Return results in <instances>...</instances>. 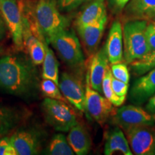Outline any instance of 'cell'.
<instances>
[{"instance_id":"6da1fadb","label":"cell","mask_w":155,"mask_h":155,"mask_svg":"<svg viewBox=\"0 0 155 155\" xmlns=\"http://www.w3.org/2000/svg\"><path fill=\"white\" fill-rule=\"evenodd\" d=\"M39 76L35 65L23 55L0 57V91L18 96H28L37 91Z\"/></svg>"},{"instance_id":"7a4b0ae2","label":"cell","mask_w":155,"mask_h":155,"mask_svg":"<svg viewBox=\"0 0 155 155\" xmlns=\"http://www.w3.org/2000/svg\"><path fill=\"white\" fill-rule=\"evenodd\" d=\"M148 21H127L123 27L124 59L130 64L151 51L146 38Z\"/></svg>"},{"instance_id":"3957f363","label":"cell","mask_w":155,"mask_h":155,"mask_svg":"<svg viewBox=\"0 0 155 155\" xmlns=\"http://www.w3.org/2000/svg\"><path fill=\"white\" fill-rule=\"evenodd\" d=\"M34 13L39 29L47 42L69 26L68 19L61 14L55 0H39Z\"/></svg>"},{"instance_id":"277c9868","label":"cell","mask_w":155,"mask_h":155,"mask_svg":"<svg viewBox=\"0 0 155 155\" xmlns=\"http://www.w3.org/2000/svg\"><path fill=\"white\" fill-rule=\"evenodd\" d=\"M42 108L46 121L55 130L67 132L78 123L76 112L68 102L45 98Z\"/></svg>"},{"instance_id":"5b68a950","label":"cell","mask_w":155,"mask_h":155,"mask_svg":"<svg viewBox=\"0 0 155 155\" xmlns=\"http://www.w3.org/2000/svg\"><path fill=\"white\" fill-rule=\"evenodd\" d=\"M61 59L73 68H80L84 63L81 45L78 38L72 30L68 29L56 34L50 40Z\"/></svg>"},{"instance_id":"8992f818","label":"cell","mask_w":155,"mask_h":155,"mask_svg":"<svg viewBox=\"0 0 155 155\" xmlns=\"http://www.w3.org/2000/svg\"><path fill=\"white\" fill-rule=\"evenodd\" d=\"M114 124L124 131L134 127H154L155 116L139 106L128 105L119 108L113 115Z\"/></svg>"},{"instance_id":"52a82bcc","label":"cell","mask_w":155,"mask_h":155,"mask_svg":"<svg viewBox=\"0 0 155 155\" xmlns=\"http://www.w3.org/2000/svg\"><path fill=\"white\" fill-rule=\"evenodd\" d=\"M86 111L98 124L103 126L107 121L113 111V104L105 96L91 86L88 72L86 79Z\"/></svg>"},{"instance_id":"ba28073f","label":"cell","mask_w":155,"mask_h":155,"mask_svg":"<svg viewBox=\"0 0 155 155\" xmlns=\"http://www.w3.org/2000/svg\"><path fill=\"white\" fill-rule=\"evenodd\" d=\"M153 127L142 126L125 131V134L133 154H155V130Z\"/></svg>"},{"instance_id":"9c48e42d","label":"cell","mask_w":155,"mask_h":155,"mask_svg":"<svg viewBox=\"0 0 155 155\" xmlns=\"http://www.w3.org/2000/svg\"><path fill=\"white\" fill-rule=\"evenodd\" d=\"M0 12L15 45L17 48H22L24 45L22 16L17 0H0Z\"/></svg>"},{"instance_id":"30bf717a","label":"cell","mask_w":155,"mask_h":155,"mask_svg":"<svg viewBox=\"0 0 155 155\" xmlns=\"http://www.w3.org/2000/svg\"><path fill=\"white\" fill-rule=\"evenodd\" d=\"M59 88L68 101L78 111L86 112V89L79 78L63 73L59 77Z\"/></svg>"},{"instance_id":"8fae6325","label":"cell","mask_w":155,"mask_h":155,"mask_svg":"<svg viewBox=\"0 0 155 155\" xmlns=\"http://www.w3.org/2000/svg\"><path fill=\"white\" fill-rule=\"evenodd\" d=\"M107 20L108 17L106 16L96 22L76 26L78 33L88 55H93L97 51L105 30Z\"/></svg>"},{"instance_id":"7c38bea8","label":"cell","mask_w":155,"mask_h":155,"mask_svg":"<svg viewBox=\"0 0 155 155\" xmlns=\"http://www.w3.org/2000/svg\"><path fill=\"white\" fill-rule=\"evenodd\" d=\"M42 135L35 129L17 131L11 137L10 141L17 155L37 154L41 146Z\"/></svg>"},{"instance_id":"4fadbf2b","label":"cell","mask_w":155,"mask_h":155,"mask_svg":"<svg viewBox=\"0 0 155 155\" xmlns=\"http://www.w3.org/2000/svg\"><path fill=\"white\" fill-rule=\"evenodd\" d=\"M108 61L111 64L122 62L124 60L123 27L119 21H115L110 28L104 46Z\"/></svg>"},{"instance_id":"5bb4252c","label":"cell","mask_w":155,"mask_h":155,"mask_svg":"<svg viewBox=\"0 0 155 155\" xmlns=\"http://www.w3.org/2000/svg\"><path fill=\"white\" fill-rule=\"evenodd\" d=\"M108 63L109 61L104 48L97 50L92 55L91 60L90 67L88 71L91 86L100 94L102 93V82L106 70L109 66Z\"/></svg>"},{"instance_id":"9a60e30c","label":"cell","mask_w":155,"mask_h":155,"mask_svg":"<svg viewBox=\"0 0 155 155\" xmlns=\"http://www.w3.org/2000/svg\"><path fill=\"white\" fill-rule=\"evenodd\" d=\"M155 94V68L137 79L130 92V99L137 104H141Z\"/></svg>"},{"instance_id":"2e32d148","label":"cell","mask_w":155,"mask_h":155,"mask_svg":"<svg viewBox=\"0 0 155 155\" xmlns=\"http://www.w3.org/2000/svg\"><path fill=\"white\" fill-rule=\"evenodd\" d=\"M127 21L155 18V0H129L123 9Z\"/></svg>"},{"instance_id":"e0dca14e","label":"cell","mask_w":155,"mask_h":155,"mask_svg":"<svg viewBox=\"0 0 155 155\" xmlns=\"http://www.w3.org/2000/svg\"><path fill=\"white\" fill-rule=\"evenodd\" d=\"M132 155L127 137L121 128L119 127L112 129L106 136L104 144V154Z\"/></svg>"},{"instance_id":"ac0fdd59","label":"cell","mask_w":155,"mask_h":155,"mask_svg":"<svg viewBox=\"0 0 155 155\" xmlns=\"http://www.w3.org/2000/svg\"><path fill=\"white\" fill-rule=\"evenodd\" d=\"M67 140L77 155H86L91 147V140L86 128L80 123L75 124L69 130Z\"/></svg>"},{"instance_id":"d6986e66","label":"cell","mask_w":155,"mask_h":155,"mask_svg":"<svg viewBox=\"0 0 155 155\" xmlns=\"http://www.w3.org/2000/svg\"><path fill=\"white\" fill-rule=\"evenodd\" d=\"M106 16L105 0H91L77 17L75 26L96 22Z\"/></svg>"},{"instance_id":"ffe728a7","label":"cell","mask_w":155,"mask_h":155,"mask_svg":"<svg viewBox=\"0 0 155 155\" xmlns=\"http://www.w3.org/2000/svg\"><path fill=\"white\" fill-rule=\"evenodd\" d=\"M45 55L42 64V77L53 81L59 86V69H58V62L54 54L53 50L48 47V42H45Z\"/></svg>"},{"instance_id":"44dd1931","label":"cell","mask_w":155,"mask_h":155,"mask_svg":"<svg viewBox=\"0 0 155 155\" xmlns=\"http://www.w3.org/2000/svg\"><path fill=\"white\" fill-rule=\"evenodd\" d=\"M45 153L49 155H73L75 154L68 142L67 137L63 134H57L53 136Z\"/></svg>"},{"instance_id":"7402d4cb","label":"cell","mask_w":155,"mask_h":155,"mask_svg":"<svg viewBox=\"0 0 155 155\" xmlns=\"http://www.w3.org/2000/svg\"><path fill=\"white\" fill-rule=\"evenodd\" d=\"M131 68L136 75H142L155 68V51H150L140 59L130 63Z\"/></svg>"},{"instance_id":"603a6c76","label":"cell","mask_w":155,"mask_h":155,"mask_svg":"<svg viewBox=\"0 0 155 155\" xmlns=\"http://www.w3.org/2000/svg\"><path fill=\"white\" fill-rule=\"evenodd\" d=\"M112 76L113 75H112L111 68L108 66L102 82V93L104 94V96L112 103L114 106H120L124 103L125 99L119 98L114 94L111 86Z\"/></svg>"},{"instance_id":"cb8c5ba5","label":"cell","mask_w":155,"mask_h":155,"mask_svg":"<svg viewBox=\"0 0 155 155\" xmlns=\"http://www.w3.org/2000/svg\"><path fill=\"white\" fill-rule=\"evenodd\" d=\"M40 89L47 98L68 102L61 93L59 86L50 79L43 78L40 83Z\"/></svg>"},{"instance_id":"d4e9b609","label":"cell","mask_w":155,"mask_h":155,"mask_svg":"<svg viewBox=\"0 0 155 155\" xmlns=\"http://www.w3.org/2000/svg\"><path fill=\"white\" fill-rule=\"evenodd\" d=\"M111 71L113 77L122 82L129 84L130 75L127 65L122 62L111 64Z\"/></svg>"},{"instance_id":"484cf974","label":"cell","mask_w":155,"mask_h":155,"mask_svg":"<svg viewBox=\"0 0 155 155\" xmlns=\"http://www.w3.org/2000/svg\"><path fill=\"white\" fill-rule=\"evenodd\" d=\"M91 0H55L59 10L63 12H72L83 4L88 3Z\"/></svg>"},{"instance_id":"4316f807","label":"cell","mask_w":155,"mask_h":155,"mask_svg":"<svg viewBox=\"0 0 155 155\" xmlns=\"http://www.w3.org/2000/svg\"><path fill=\"white\" fill-rule=\"evenodd\" d=\"M111 86L114 94L116 96H119V98L126 99V96H127L128 90H129V84L122 82L112 76Z\"/></svg>"},{"instance_id":"83f0119b","label":"cell","mask_w":155,"mask_h":155,"mask_svg":"<svg viewBox=\"0 0 155 155\" xmlns=\"http://www.w3.org/2000/svg\"><path fill=\"white\" fill-rule=\"evenodd\" d=\"M0 155H17L8 137H4L0 139Z\"/></svg>"},{"instance_id":"f1b7e54d","label":"cell","mask_w":155,"mask_h":155,"mask_svg":"<svg viewBox=\"0 0 155 155\" xmlns=\"http://www.w3.org/2000/svg\"><path fill=\"white\" fill-rule=\"evenodd\" d=\"M146 38L151 51H155V22L147 23Z\"/></svg>"},{"instance_id":"f546056e","label":"cell","mask_w":155,"mask_h":155,"mask_svg":"<svg viewBox=\"0 0 155 155\" xmlns=\"http://www.w3.org/2000/svg\"><path fill=\"white\" fill-rule=\"evenodd\" d=\"M129 0H108V6L114 13H120Z\"/></svg>"},{"instance_id":"4dcf8cb0","label":"cell","mask_w":155,"mask_h":155,"mask_svg":"<svg viewBox=\"0 0 155 155\" xmlns=\"http://www.w3.org/2000/svg\"><path fill=\"white\" fill-rule=\"evenodd\" d=\"M7 29L8 28L6 25L5 19H4L2 15L0 12V41H2L5 38Z\"/></svg>"},{"instance_id":"1f68e13d","label":"cell","mask_w":155,"mask_h":155,"mask_svg":"<svg viewBox=\"0 0 155 155\" xmlns=\"http://www.w3.org/2000/svg\"><path fill=\"white\" fill-rule=\"evenodd\" d=\"M146 110L155 116V94L148 100L146 105Z\"/></svg>"},{"instance_id":"d6a6232c","label":"cell","mask_w":155,"mask_h":155,"mask_svg":"<svg viewBox=\"0 0 155 155\" xmlns=\"http://www.w3.org/2000/svg\"><path fill=\"white\" fill-rule=\"evenodd\" d=\"M4 116L2 115V113L0 111V130L2 129L4 125Z\"/></svg>"},{"instance_id":"836d02e7","label":"cell","mask_w":155,"mask_h":155,"mask_svg":"<svg viewBox=\"0 0 155 155\" xmlns=\"http://www.w3.org/2000/svg\"><path fill=\"white\" fill-rule=\"evenodd\" d=\"M2 53V48H0V55Z\"/></svg>"},{"instance_id":"e575fe53","label":"cell","mask_w":155,"mask_h":155,"mask_svg":"<svg viewBox=\"0 0 155 155\" xmlns=\"http://www.w3.org/2000/svg\"><path fill=\"white\" fill-rule=\"evenodd\" d=\"M154 22H155V18H154Z\"/></svg>"}]
</instances>
